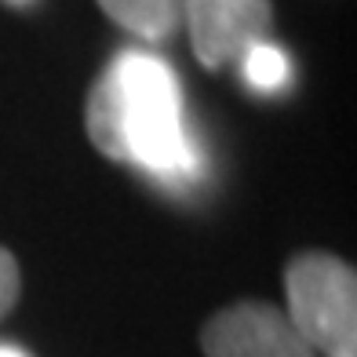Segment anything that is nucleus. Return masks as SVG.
Listing matches in <instances>:
<instances>
[{
    "label": "nucleus",
    "instance_id": "nucleus-2",
    "mask_svg": "<svg viewBox=\"0 0 357 357\" xmlns=\"http://www.w3.org/2000/svg\"><path fill=\"white\" fill-rule=\"evenodd\" d=\"M288 317L310 350L354 357L357 350V278L328 252H303L288 266Z\"/></svg>",
    "mask_w": 357,
    "mask_h": 357
},
{
    "label": "nucleus",
    "instance_id": "nucleus-3",
    "mask_svg": "<svg viewBox=\"0 0 357 357\" xmlns=\"http://www.w3.org/2000/svg\"><path fill=\"white\" fill-rule=\"evenodd\" d=\"M208 357H314L288 314L270 303H237L204 324Z\"/></svg>",
    "mask_w": 357,
    "mask_h": 357
},
{
    "label": "nucleus",
    "instance_id": "nucleus-1",
    "mask_svg": "<svg viewBox=\"0 0 357 357\" xmlns=\"http://www.w3.org/2000/svg\"><path fill=\"white\" fill-rule=\"evenodd\" d=\"M88 135L113 160L165 183L197 178L201 153L186 132L183 91L165 59L121 52L88 95Z\"/></svg>",
    "mask_w": 357,
    "mask_h": 357
},
{
    "label": "nucleus",
    "instance_id": "nucleus-7",
    "mask_svg": "<svg viewBox=\"0 0 357 357\" xmlns=\"http://www.w3.org/2000/svg\"><path fill=\"white\" fill-rule=\"evenodd\" d=\"M19 263H15V255L8 248H0V317H4L15 299H19Z\"/></svg>",
    "mask_w": 357,
    "mask_h": 357
},
{
    "label": "nucleus",
    "instance_id": "nucleus-5",
    "mask_svg": "<svg viewBox=\"0 0 357 357\" xmlns=\"http://www.w3.org/2000/svg\"><path fill=\"white\" fill-rule=\"evenodd\" d=\"M99 8L142 40H165L183 22V0H99Z\"/></svg>",
    "mask_w": 357,
    "mask_h": 357
},
{
    "label": "nucleus",
    "instance_id": "nucleus-8",
    "mask_svg": "<svg viewBox=\"0 0 357 357\" xmlns=\"http://www.w3.org/2000/svg\"><path fill=\"white\" fill-rule=\"evenodd\" d=\"M0 357H26V354L15 350V347H0Z\"/></svg>",
    "mask_w": 357,
    "mask_h": 357
},
{
    "label": "nucleus",
    "instance_id": "nucleus-4",
    "mask_svg": "<svg viewBox=\"0 0 357 357\" xmlns=\"http://www.w3.org/2000/svg\"><path fill=\"white\" fill-rule=\"evenodd\" d=\"M270 0H183V22L190 26L193 52L208 70L245 55V47L266 37Z\"/></svg>",
    "mask_w": 357,
    "mask_h": 357
},
{
    "label": "nucleus",
    "instance_id": "nucleus-6",
    "mask_svg": "<svg viewBox=\"0 0 357 357\" xmlns=\"http://www.w3.org/2000/svg\"><path fill=\"white\" fill-rule=\"evenodd\" d=\"M288 55L281 47H273L266 40H255L252 47H245V77L255 91H278L288 84Z\"/></svg>",
    "mask_w": 357,
    "mask_h": 357
}]
</instances>
